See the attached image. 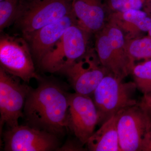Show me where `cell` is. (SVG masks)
I'll return each mask as SVG.
<instances>
[{
  "label": "cell",
  "instance_id": "6da1fadb",
  "mask_svg": "<svg viewBox=\"0 0 151 151\" xmlns=\"http://www.w3.org/2000/svg\"><path fill=\"white\" fill-rule=\"evenodd\" d=\"M35 89L31 87L24 115L28 125L58 136L68 129L69 93L59 84L40 79Z\"/></svg>",
  "mask_w": 151,
  "mask_h": 151
},
{
  "label": "cell",
  "instance_id": "7a4b0ae2",
  "mask_svg": "<svg viewBox=\"0 0 151 151\" xmlns=\"http://www.w3.org/2000/svg\"><path fill=\"white\" fill-rule=\"evenodd\" d=\"M94 34V50L103 67L121 80L132 74L135 61L127 51V39L122 30L108 22Z\"/></svg>",
  "mask_w": 151,
  "mask_h": 151
},
{
  "label": "cell",
  "instance_id": "3957f363",
  "mask_svg": "<svg viewBox=\"0 0 151 151\" xmlns=\"http://www.w3.org/2000/svg\"><path fill=\"white\" fill-rule=\"evenodd\" d=\"M91 34L78 23L71 26L42 58L40 67L50 73H62L89 50Z\"/></svg>",
  "mask_w": 151,
  "mask_h": 151
},
{
  "label": "cell",
  "instance_id": "277c9868",
  "mask_svg": "<svg viewBox=\"0 0 151 151\" xmlns=\"http://www.w3.org/2000/svg\"><path fill=\"white\" fill-rule=\"evenodd\" d=\"M137 89L134 82H124L111 73L105 76L93 94L100 122L104 123L123 109L137 104L134 98Z\"/></svg>",
  "mask_w": 151,
  "mask_h": 151
},
{
  "label": "cell",
  "instance_id": "5b68a950",
  "mask_svg": "<svg viewBox=\"0 0 151 151\" xmlns=\"http://www.w3.org/2000/svg\"><path fill=\"white\" fill-rule=\"evenodd\" d=\"M72 12V0H21L16 21L27 38Z\"/></svg>",
  "mask_w": 151,
  "mask_h": 151
},
{
  "label": "cell",
  "instance_id": "8992f818",
  "mask_svg": "<svg viewBox=\"0 0 151 151\" xmlns=\"http://www.w3.org/2000/svg\"><path fill=\"white\" fill-rule=\"evenodd\" d=\"M20 78L0 68V129L19 125L24 117V108L31 87L22 84Z\"/></svg>",
  "mask_w": 151,
  "mask_h": 151
},
{
  "label": "cell",
  "instance_id": "52a82bcc",
  "mask_svg": "<svg viewBox=\"0 0 151 151\" xmlns=\"http://www.w3.org/2000/svg\"><path fill=\"white\" fill-rule=\"evenodd\" d=\"M1 67L8 73L29 83L35 78L40 80L27 43L21 38L3 35L0 40Z\"/></svg>",
  "mask_w": 151,
  "mask_h": 151
},
{
  "label": "cell",
  "instance_id": "ba28073f",
  "mask_svg": "<svg viewBox=\"0 0 151 151\" xmlns=\"http://www.w3.org/2000/svg\"><path fill=\"white\" fill-rule=\"evenodd\" d=\"M118 115L117 129L122 151H142L151 127V119L140 103L123 109Z\"/></svg>",
  "mask_w": 151,
  "mask_h": 151
},
{
  "label": "cell",
  "instance_id": "9c48e42d",
  "mask_svg": "<svg viewBox=\"0 0 151 151\" xmlns=\"http://www.w3.org/2000/svg\"><path fill=\"white\" fill-rule=\"evenodd\" d=\"M62 73L67 76L75 92L89 96L110 73L101 64L95 50L92 49H89Z\"/></svg>",
  "mask_w": 151,
  "mask_h": 151
},
{
  "label": "cell",
  "instance_id": "30bf717a",
  "mask_svg": "<svg viewBox=\"0 0 151 151\" xmlns=\"http://www.w3.org/2000/svg\"><path fill=\"white\" fill-rule=\"evenodd\" d=\"M6 151H50L58 150L57 136L29 126L9 128L3 134Z\"/></svg>",
  "mask_w": 151,
  "mask_h": 151
},
{
  "label": "cell",
  "instance_id": "8fae6325",
  "mask_svg": "<svg viewBox=\"0 0 151 151\" xmlns=\"http://www.w3.org/2000/svg\"><path fill=\"white\" fill-rule=\"evenodd\" d=\"M68 129L82 145H85L100 123V116L90 96L75 92L68 96Z\"/></svg>",
  "mask_w": 151,
  "mask_h": 151
},
{
  "label": "cell",
  "instance_id": "7c38bea8",
  "mask_svg": "<svg viewBox=\"0 0 151 151\" xmlns=\"http://www.w3.org/2000/svg\"><path fill=\"white\" fill-rule=\"evenodd\" d=\"M77 23L73 12L56 21L47 25L33 33L27 38L32 51L38 62L71 26Z\"/></svg>",
  "mask_w": 151,
  "mask_h": 151
},
{
  "label": "cell",
  "instance_id": "4fadbf2b",
  "mask_svg": "<svg viewBox=\"0 0 151 151\" xmlns=\"http://www.w3.org/2000/svg\"><path fill=\"white\" fill-rule=\"evenodd\" d=\"M72 9L78 24L92 34L108 22V14L103 0H72Z\"/></svg>",
  "mask_w": 151,
  "mask_h": 151
},
{
  "label": "cell",
  "instance_id": "5bb4252c",
  "mask_svg": "<svg viewBox=\"0 0 151 151\" xmlns=\"http://www.w3.org/2000/svg\"><path fill=\"white\" fill-rule=\"evenodd\" d=\"M108 22L120 29L127 39L140 37L148 32L151 27V18L143 10H131L123 12L109 14Z\"/></svg>",
  "mask_w": 151,
  "mask_h": 151
},
{
  "label": "cell",
  "instance_id": "9a60e30c",
  "mask_svg": "<svg viewBox=\"0 0 151 151\" xmlns=\"http://www.w3.org/2000/svg\"><path fill=\"white\" fill-rule=\"evenodd\" d=\"M118 115H113L94 132L86 145L91 151H122L117 129Z\"/></svg>",
  "mask_w": 151,
  "mask_h": 151
},
{
  "label": "cell",
  "instance_id": "2e32d148",
  "mask_svg": "<svg viewBox=\"0 0 151 151\" xmlns=\"http://www.w3.org/2000/svg\"><path fill=\"white\" fill-rule=\"evenodd\" d=\"M126 48L134 61L151 59V37H138L126 40Z\"/></svg>",
  "mask_w": 151,
  "mask_h": 151
},
{
  "label": "cell",
  "instance_id": "e0dca14e",
  "mask_svg": "<svg viewBox=\"0 0 151 151\" xmlns=\"http://www.w3.org/2000/svg\"><path fill=\"white\" fill-rule=\"evenodd\" d=\"M137 88L144 95L151 92V59L134 65L132 70Z\"/></svg>",
  "mask_w": 151,
  "mask_h": 151
},
{
  "label": "cell",
  "instance_id": "ac0fdd59",
  "mask_svg": "<svg viewBox=\"0 0 151 151\" xmlns=\"http://www.w3.org/2000/svg\"><path fill=\"white\" fill-rule=\"evenodd\" d=\"M104 4L109 15L131 10H142L145 7L151 6V0H105Z\"/></svg>",
  "mask_w": 151,
  "mask_h": 151
},
{
  "label": "cell",
  "instance_id": "d6986e66",
  "mask_svg": "<svg viewBox=\"0 0 151 151\" xmlns=\"http://www.w3.org/2000/svg\"><path fill=\"white\" fill-rule=\"evenodd\" d=\"M21 5V0H2L0 1V29L1 31L16 20Z\"/></svg>",
  "mask_w": 151,
  "mask_h": 151
},
{
  "label": "cell",
  "instance_id": "ffe728a7",
  "mask_svg": "<svg viewBox=\"0 0 151 151\" xmlns=\"http://www.w3.org/2000/svg\"><path fill=\"white\" fill-rule=\"evenodd\" d=\"M142 151H151V127L144 139Z\"/></svg>",
  "mask_w": 151,
  "mask_h": 151
},
{
  "label": "cell",
  "instance_id": "44dd1931",
  "mask_svg": "<svg viewBox=\"0 0 151 151\" xmlns=\"http://www.w3.org/2000/svg\"><path fill=\"white\" fill-rule=\"evenodd\" d=\"M140 104L147 112L151 119V98L144 95Z\"/></svg>",
  "mask_w": 151,
  "mask_h": 151
},
{
  "label": "cell",
  "instance_id": "7402d4cb",
  "mask_svg": "<svg viewBox=\"0 0 151 151\" xmlns=\"http://www.w3.org/2000/svg\"><path fill=\"white\" fill-rule=\"evenodd\" d=\"M61 151H80L83 150V148L79 147L77 145L74 144V143L68 142L65 144L63 147L58 149Z\"/></svg>",
  "mask_w": 151,
  "mask_h": 151
},
{
  "label": "cell",
  "instance_id": "603a6c76",
  "mask_svg": "<svg viewBox=\"0 0 151 151\" xmlns=\"http://www.w3.org/2000/svg\"><path fill=\"white\" fill-rule=\"evenodd\" d=\"M148 35L151 37V27L150 28V29L149 30L148 32Z\"/></svg>",
  "mask_w": 151,
  "mask_h": 151
},
{
  "label": "cell",
  "instance_id": "cb8c5ba5",
  "mask_svg": "<svg viewBox=\"0 0 151 151\" xmlns=\"http://www.w3.org/2000/svg\"><path fill=\"white\" fill-rule=\"evenodd\" d=\"M146 95V96H147V97H150V98H151V92H150V93H149L148 94H146V95Z\"/></svg>",
  "mask_w": 151,
  "mask_h": 151
},
{
  "label": "cell",
  "instance_id": "d4e9b609",
  "mask_svg": "<svg viewBox=\"0 0 151 151\" xmlns=\"http://www.w3.org/2000/svg\"><path fill=\"white\" fill-rule=\"evenodd\" d=\"M2 1V0H0V1Z\"/></svg>",
  "mask_w": 151,
  "mask_h": 151
}]
</instances>
